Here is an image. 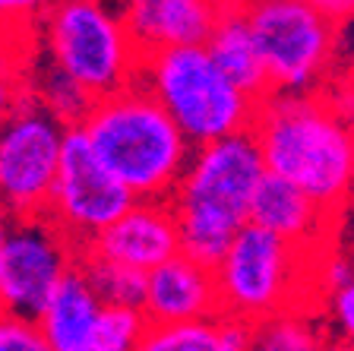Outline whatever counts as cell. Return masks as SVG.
Returning <instances> with one entry per match:
<instances>
[{"label": "cell", "instance_id": "1", "mask_svg": "<svg viewBox=\"0 0 354 351\" xmlns=\"http://www.w3.org/2000/svg\"><path fill=\"white\" fill-rule=\"evenodd\" d=\"M250 136L263 171L295 183L304 197L339 219L354 181V143L348 117L329 89L310 96H266Z\"/></svg>", "mask_w": 354, "mask_h": 351}, {"label": "cell", "instance_id": "2", "mask_svg": "<svg viewBox=\"0 0 354 351\" xmlns=\"http://www.w3.org/2000/svg\"><path fill=\"white\" fill-rule=\"evenodd\" d=\"M80 130L92 155L130 193L133 203L171 199L193 155V146L140 80L92 102Z\"/></svg>", "mask_w": 354, "mask_h": 351}, {"label": "cell", "instance_id": "3", "mask_svg": "<svg viewBox=\"0 0 354 351\" xmlns=\"http://www.w3.org/2000/svg\"><path fill=\"white\" fill-rule=\"evenodd\" d=\"M263 174L250 133L193 149L187 171L168 199L174 209L180 253L212 269L234 234L247 225L253 190Z\"/></svg>", "mask_w": 354, "mask_h": 351}, {"label": "cell", "instance_id": "4", "mask_svg": "<svg viewBox=\"0 0 354 351\" xmlns=\"http://www.w3.org/2000/svg\"><path fill=\"white\" fill-rule=\"evenodd\" d=\"M136 80L193 149L250 133L257 117V102L241 96L203 48L146 54Z\"/></svg>", "mask_w": 354, "mask_h": 351}, {"label": "cell", "instance_id": "5", "mask_svg": "<svg viewBox=\"0 0 354 351\" xmlns=\"http://www.w3.org/2000/svg\"><path fill=\"white\" fill-rule=\"evenodd\" d=\"M44 64L73 80L92 102L136 82L142 54L130 42L118 7L98 0H64L41 10Z\"/></svg>", "mask_w": 354, "mask_h": 351}, {"label": "cell", "instance_id": "6", "mask_svg": "<svg viewBox=\"0 0 354 351\" xmlns=\"http://www.w3.org/2000/svg\"><path fill=\"white\" fill-rule=\"evenodd\" d=\"M317 256L297 250L272 234L243 225L234 241L212 266L221 316L241 320L247 326L279 314L304 310L297 298L317 288Z\"/></svg>", "mask_w": 354, "mask_h": 351}, {"label": "cell", "instance_id": "7", "mask_svg": "<svg viewBox=\"0 0 354 351\" xmlns=\"http://www.w3.org/2000/svg\"><path fill=\"white\" fill-rule=\"evenodd\" d=\"M243 16L263 60L269 96H310L332 82L339 22L326 19L313 0H257Z\"/></svg>", "mask_w": 354, "mask_h": 351}, {"label": "cell", "instance_id": "8", "mask_svg": "<svg viewBox=\"0 0 354 351\" xmlns=\"http://www.w3.org/2000/svg\"><path fill=\"white\" fill-rule=\"evenodd\" d=\"M64 127L29 92L0 127V213L7 222L41 219L57 177Z\"/></svg>", "mask_w": 354, "mask_h": 351}, {"label": "cell", "instance_id": "9", "mask_svg": "<svg viewBox=\"0 0 354 351\" xmlns=\"http://www.w3.org/2000/svg\"><path fill=\"white\" fill-rule=\"evenodd\" d=\"M130 206L133 197L102 168V161L92 155L80 127L64 130L60 165L44 219L51 222L76 250H86Z\"/></svg>", "mask_w": 354, "mask_h": 351}, {"label": "cell", "instance_id": "10", "mask_svg": "<svg viewBox=\"0 0 354 351\" xmlns=\"http://www.w3.org/2000/svg\"><path fill=\"white\" fill-rule=\"evenodd\" d=\"M80 250L44 219L7 222L0 231V314L35 323Z\"/></svg>", "mask_w": 354, "mask_h": 351}, {"label": "cell", "instance_id": "11", "mask_svg": "<svg viewBox=\"0 0 354 351\" xmlns=\"http://www.w3.org/2000/svg\"><path fill=\"white\" fill-rule=\"evenodd\" d=\"M142 316L149 326H174V323H212L221 316L215 276L209 266L177 253L168 263L146 272Z\"/></svg>", "mask_w": 354, "mask_h": 351}, {"label": "cell", "instance_id": "12", "mask_svg": "<svg viewBox=\"0 0 354 351\" xmlns=\"http://www.w3.org/2000/svg\"><path fill=\"white\" fill-rule=\"evenodd\" d=\"M86 250L104 256L111 263H120L136 272H152L155 266L168 263L180 253L174 209L168 199L155 203H133L108 231H102Z\"/></svg>", "mask_w": 354, "mask_h": 351}, {"label": "cell", "instance_id": "13", "mask_svg": "<svg viewBox=\"0 0 354 351\" xmlns=\"http://www.w3.org/2000/svg\"><path fill=\"white\" fill-rule=\"evenodd\" d=\"M247 225L272 234L297 250H329V237L335 231V215L319 209L310 197H304L295 183L281 177L263 174L253 190Z\"/></svg>", "mask_w": 354, "mask_h": 351}, {"label": "cell", "instance_id": "14", "mask_svg": "<svg viewBox=\"0 0 354 351\" xmlns=\"http://www.w3.org/2000/svg\"><path fill=\"white\" fill-rule=\"evenodd\" d=\"M215 13L218 3L209 0H133L118 7L127 35L142 57L171 48H203Z\"/></svg>", "mask_w": 354, "mask_h": 351}, {"label": "cell", "instance_id": "15", "mask_svg": "<svg viewBox=\"0 0 354 351\" xmlns=\"http://www.w3.org/2000/svg\"><path fill=\"white\" fill-rule=\"evenodd\" d=\"M203 51L209 54L215 70L241 96H247L257 105L269 96V80H266L263 60L257 54V42H253V32L247 26V16H243V3L221 0Z\"/></svg>", "mask_w": 354, "mask_h": 351}, {"label": "cell", "instance_id": "16", "mask_svg": "<svg viewBox=\"0 0 354 351\" xmlns=\"http://www.w3.org/2000/svg\"><path fill=\"white\" fill-rule=\"evenodd\" d=\"M98 314H102V304L73 266V272H66V278L48 298L35 326L48 351H88L98 326Z\"/></svg>", "mask_w": 354, "mask_h": 351}, {"label": "cell", "instance_id": "17", "mask_svg": "<svg viewBox=\"0 0 354 351\" xmlns=\"http://www.w3.org/2000/svg\"><path fill=\"white\" fill-rule=\"evenodd\" d=\"M332 332L317 310H291L250 326V351H326Z\"/></svg>", "mask_w": 354, "mask_h": 351}, {"label": "cell", "instance_id": "18", "mask_svg": "<svg viewBox=\"0 0 354 351\" xmlns=\"http://www.w3.org/2000/svg\"><path fill=\"white\" fill-rule=\"evenodd\" d=\"M76 272L82 276V282L88 285V291L95 294L102 307H127V310L142 307V291H146V276L142 272L111 263V260L92 253V250H80Z\"/></svg>", "mask_w": 354, "mask_h": 351}, {"label": "cell", "instance_id": "19", "mask_svg": "<svg viewBox=\"0 0 354 351\" xmlns=\"http://www.w3.org/2000/svg\"><path fill=\"white\" fill-rule=\"evenodd\" d=\"M29 98H35L64 130L80 127L82 117H86L88 108H92V98H88L73 80H66L60 70H54L51 64H44L41 70H35Z\"/></svg>", "mask_w": 354, "mask_h": 351}, {"label": "cell", "instance_id": "20", "mask_svg": "<svg viewBox=\"0 0 354 351\" xmlns=\"http://www.w3.org/2000/svg\"><path fill=\"white\" fill-rule=\"evenodd\" d=\"M218 320L212 323H174V326H146L136 351H215Z\"/></svg>", "mask_w": 354, "mask_h": 351}, {"label": "cell", "instance_id": "21", "mask_svg": "<svg viewBox=\"0 0 354 351\" xmlns=\"http://www.w3.org/2000/svg\"><path fill=\"white\" fill-rule=\"evenodd\" d=\"M146 326L149 323H146V316H142V310L102 307L88 351H136Z\"/></svg>", "mask_w": 354, "mask_h": 351}, {"label": "cell", "instance_id": "22", "mask_svg": "<svg viewBox=\"0 0 354 351\" xmlns=\"http://www.w3.org/2000/svg\"><path fill=\"white\" fill-rule=\"evenodd\" d=\"M0 351H48L35 323L0 314Z\"/></svg>", "mask_w": 354, "mask_h": 351}, {"label": "cell", "instance_id": "23", "mask_svg": "<svg viewBox=\"0 0 354 351\" xmlns=\"http://www.w3.org/2000/svg\"><path fill=\"white\" fill-rule=\"evenodd\" d=\"M326 300V316H329V332L335 339V330H339L342 342H351V330H354V288H339V291L323 294Z\"/></svg>", "mask_w": 354, "mask_h": 351}, {"label": "cell", "instance_id": "24", "mask_svg": "<svg viewBox=\"0 0 354 351\" xmlns=\"http://www.w3.org/2000/svg\"><path fill=\"white\" fill-rule=\"evenodd\" d=\"M218 342L215 351H250V326L241 320H228V316H218Z\"/></svg>", "mask_w": 354, "mask_h": 351}, {"label": "cell", "instance_id": "25", "mask_svg": "<svg viewBox=\"0 0 354 351\" xmlns=\"http://www.w3.org/2000/svg\"><path fill=\"white\" fill-rule=\"evenodd\" d=\"M19 89L13 86V82L10 80H3V76H0V127L7 124V117L13 114V108H16V102H19Z\"/></svg>", "mask_w": 354, "mask_h": 351}, {"label": "cell", "instance_id": "26", "mask_svg": "<svg viewBox=\"0 0 354 351\" xmlns=\"http://www.w3.org/2000/svg\"><path fill=\"white\" fill-rule=\"evenodd\" d=\"M326 351H354L351 342H342V339H332L329 345H326Z\"/></svg>", "mask_w": 354, "mask_h": 351}, {"label": "cell", "instance_id": "27", "mask_svg": "<svg viewBox=\"0 0 354 351\" xmlns=\"http://www.w3.org/2000/svg\"><path fill=\"white\" fill-rule=\"evenodd\" d=\"M3 225H7V219H3V213H0V231H3Z\"/></svg>", "mask_w": 354, "mask_h": 351}]
</instances>
